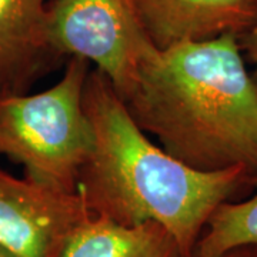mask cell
<instances>
[{"mask_svg":"<svg viewBox=\"0 0 257 257\" xmlns=\"http://www.w3.org/2000/svg\"><path fill=\"white\" fill-rule=\"evenodd\" d=\"M119 96L139 127L184 165L257 176V86L236 36L152 50Z\"/></svg>","mask_w":257,"mask_h":257,"instance_id":"6da1fadb","label":"cell"},{"mask_svg":"<svg viewBox=\"0 0 257 257\" xmlns=\"http://www.w3.org/2000/svg\"><path fill=\"white\" fill-rule=\"evenodd\" d=\"M83 104L93 140L76 193L86 210L121 226L157 223L193 257L214 210L248 184L247 170L200 172L170 156L139 127L110 80L94 67Z\"/></svg>","mask_w":257,"mask_h":257,"instance_id":"7a4b0ae2","label":"cell"},{"mask_svg":"<svg viewBox=\"0 0 257 257\" xmlns=\"http://www.w3.org/2000/svg\"><path fill=\"white\" fill-rule=\"evenodd\" d=\"M92 64L69 57L63 74L37 93L0 96V156L23 166L28 177L76 193L79 172L92 149L83 94Z\"/></svg>","mask_w":257,"mask_h":257,"instance_id":"3957f363","label":"cell"},{"mask_svg":"<svg viewBox=\"0 0 257 257\" xmlns=\"http://www.w3.org/2000/svg\"><path fill=\"white\" fill-rule=\"evenodd\" d=\"M49 37L57 55L80 57L120 93L156 47L140 25L132 0H50Z\"/></svg>","mask_w":257,"mask_h":257,"instance_id":"277c9868","label":"cell"},{"mask_svg":"<svg viewBox=\"0 0 257 257\" xmlns=\"http://www.w3.org/2000/svg\"><path fill=\"white\" fill-rule=\"evenodd\" d=\"M77 193L57 190L0 166V246L16 257H62L89 217Z\"/></svg>","mask_w":257,"mask_h":257,"instance_id":"5b68a950","label":"cell"},{"mask_svg":"<svg viewBox=\"0 0 257 257\" xmlns=\"http://www.w3.org/2000/svg\"><path fill=\"white\" fill-rule=\"evenodd\" d=\"M157 50L221 36L241 39L257 20V0H132Z\"/></svg>","mask_w":257,"mask_h":257,"instance_id":"8992f818","label":"cell"},{"mask_svg":"<svg viewBox=\"0 0 257 257\" xmlns=\"http://www.w3.org/2000/svg\"><path fill=\"white\" fill-rule=\"evenodd\" d=\"M50 0H0V96L23 94L64 59L47 28Z\"/></svg>","mask_w":257,"mask_h":257,"instance_id":"52a82bcc","label":"cell"},{"mask_svg":"<svg viewBox=\"0 0 257 257\" xmlns=\"http://www.w3.org/2000/svg\"><path fill=\"white\" fill-rule=\"evenodd\" d=\"M62 257H186L160 224L121 226L89 216L74 231Z\"/></svg>","mask_w":257,"mask_h":257,"instance_id":"ba28073f","label":"cell"},{"mask_svg":"<svg viewBox=\"0 0 257 257\" xmlns=\"http://www.w3.org/2000/svg\"><path fill=\"white\" fill-rule=\"evenodd\" d=\"M256 193L243 202H223L211 214L193 257H220L240 247H257V176L248 180Z\"/></svg>","mask_w":257,"mask_h":257,"instance_id":"9c48e42d","label":"cell"},{"mask_svg":"<svg viewBox=\"0 0 257 257\" xmlns=\"http://www.w3.org/2000/svg\"><path fill=\"white\" fill-rule=\"evenodd\" d=\"M241 50L246 53L247 59L253 64V80L257 86V20L254 23V26L248 30L244 36L239 40Z\"/></svg>","mask_w":257,"mask_h":257,"instance_id":"30bf717a","label":"cell"},{"mask_svg":"<svg viewBox=\"0 0 257 257\" xmlns=\"http://www.w3.org/2000/svg\"><path fill=\"white\" fill-rule=\"evenodd\" d=\"M220 257H257V247H240L227 251Z\"/></svg>","mask_w":257,"mask_h":257,"instance_id":"8fae6325","label":"cell"},{"mask_svg":"<svg viewBox=\"0 0 257 257\" xmlns=\"http://www.w3.org/2000/svg\"><path fill=\"white\" fill-rule=\"evenodd\" d=\"M0 257H16V256H15V254H12L9 250H6L3 246H0Z\"/></svg>","mask_w":257,"mask_h":257,"instance_id":"7c38bea8","label":"cell"}]
</instances>
